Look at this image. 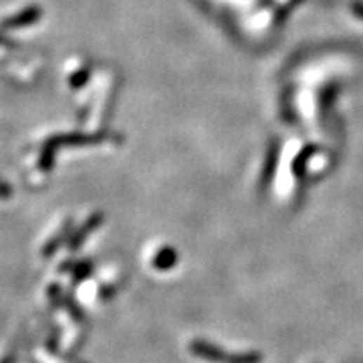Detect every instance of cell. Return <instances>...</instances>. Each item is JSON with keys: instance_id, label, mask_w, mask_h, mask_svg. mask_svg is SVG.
I'll return each mask as SVG.
<instances>
[{"instance_id": "obj_1", "label": "cell", "mask_w": 363, "mask_h": 363, "mask_svg": "<svg viewBox=\"0 0 363 363\" xmlns=\"http://www.w3.org/2000/svg\"><path fill=\"white\" fill-rule=\"evenodd\" d=\"M39 11L37 8H27V11L20 12L19 15L15 17H11V19H7L6 22L2 24V27L6 29H14V27H24V25H29L32 22H36L37 19H39Z\"/></svg>"}, {"instance_id": "obj_2", "label": "cell", "mask_w": 363, "mask_h": 363, "mask_svg": "<svg viewBox=\"0 0 363 363\" xmlns=\"http://www.w3.org/2000/svg\"><path fill=\"white\" fill-rule=\"evenodd\" d=\"M352 12L355 14V17H358V19L363 20V2L362 0H353L352 2Z\"/></svg>"}]
</instances>
